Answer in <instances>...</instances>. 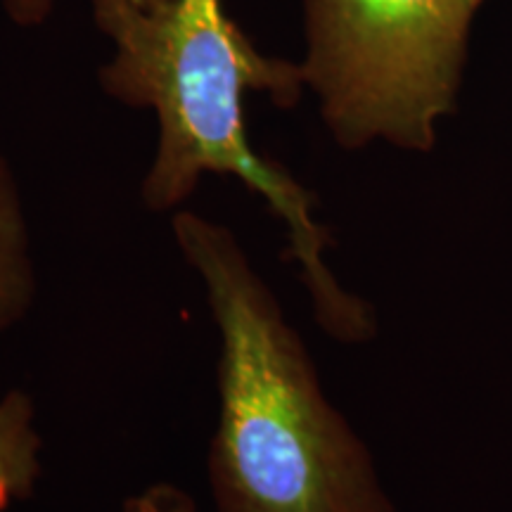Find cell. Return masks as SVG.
Instances as JSON below:
<instances>
[{"label": "cell", "mask_w": 512, "mask_h": 512, "mask_svg": "<svg viewBox=\"0 0 512 512\" xmlns=\"http://www.w3.org/2000/svg\"><path fill=\"white\" fill-rule=\"evenodd\" d=\"M124 512H197L192 498L171 484H155L140 496L128 498Z\"/></svg>", "instance_id": "6"}, {"label": "cell", "mask_w": 512, "mask_h": 512, "mask_svg": "<svg viewBox=\"0 0 512 512\" xmlns=\"http://www.w3.org/2000/svg\"><path fill=\"white\" fill-rule=\"evenodd\" d=\"M3 3L10 19L19 27H36V24L46 22L53 12V0H3ZM133 3L152 8V5L166 3V0H133Z\"/></svg>", "instance_id": "7"}, {"label": "cell", "mask_w": 512, "mask_h": 512, "mask_svg": "<svg viewBox=\"0 0 512 512\" xmlns=\"http://www.w3.org/2000/svg\"><path fill=\"white\" fill-rule=\"evenodd\" d=\"M171 235L219 332L207 460L216 512H396L368 446L325 396L302 335L233 230L178 209Z\"/></svg>", "instance_id": "2"}, {"label": "cell", "mask_w": 512, "mask_h": 512, "mask_svg": "<svg viewBox=\"0 0 512 512\" xmlns=\"http://www.w3.org/2000/svg\"><path fill=\"white\" fill-rule=\"evenodd\" d=\"M41 451L36 403L22 389H12L0 399V512L34 496L43 472Z\"/></svg>", "instance_id": "5"}, {"label": "cell", "mask_w": 512, "mask_h": 512, "mask_svg": "<svg viewBox=\"0 0 512 512\" xmlns=\"http://www.w3.org/2000/svg\"><path fill=\"white\" fill-rule=\"evenodd\" d=\"M482 0H304V86L344 150H434Z\"/></svg>", "instance_id": "3"}, {"label": "cell", "mask_w": 512, "mask_h": 512, "mask_svg": "<svg viewBox=\"0 0 512 512\" xmlns=\"http://www.w3.org/2000/svg\"><path fill=\"white\" fill-rule=\"evenodd\" d=\"M95 24L114 55L100 86L128 107L157 117V150L140 185L152 214H174L204 176H233L283 221L287 259L299 266L318 328L342 344L377 335L375 309L330 271V230L316 219V197L278 162L249 143L247 93H266L294 107L306 91L302 67L264 55L228 17L223 0H166L143 8L133 0H91Z\"/></svg>", "instance_id": "1"}, {"label": "cell", "mask_w": 512, "mask_h": 512, "mask_svg": "<svg viewBox=\"0 0 512 512\" xmlns=\"http://www.w3.org/2000/svg\"><path fill=\"white\" fill-rule=\"evenodd\" d=\"M36 290L29 223L10 164L0 155V335L29 316Z\"/></svg>", "instance_id": "4"}]
</instances>
